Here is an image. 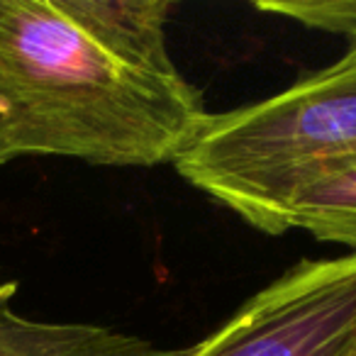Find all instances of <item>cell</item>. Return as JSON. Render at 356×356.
Listing matches in <instances>:
<instances>
[{
	"label": "cell",
	"instance_id": "3957f363",
	"mask_svg": "<svg viewBox=\"0 0 356 356\" xmlns=\"http://www.w3.org/2000/svg\"><path fill=\"white\" fill-rule=\"evenodd\" d=\"M181 356H356V257L296 264Z\"/></svg>",
	"mask_w": 356,
	"mask_h": 356
},
{
	"label": "cell",
	"instance_id": "6da1fadb",
	"mask_svg": "<svg viewBox=\"0 0 356 356\" xmlns=\"http://www.w3.org/2000/svg\"><path fill=\"white\" fill-rule=\"evenodd\" d=\"M210 115L184 76L120 64L59 0H0V166L22 156L176 163Z\"/></svg>",
	"mask_w": 356,
	"mask_h": 356
},
{
	"label": "cell",
	"instance_id": "52a82bcc",
	"mask_svg": "<svg viewBox=\"0 0 356 356\" xmlns=\"http://www.w3.org/2000/svg\"><path fill=\"white\" fill-rule=\"evenodd\" d=\"M259 10L286 15L310 30L341 35L356 42V0H293V3H257Z\"/></svg>",
	"mask_w": 356,
	"mask_h": 356
},
{
	"label": "cell",
	"instance_id": "5b68a950",
	"mask_svg": "<svg viewBox=\"0 0 356 356\" xmlns=\"http://www.w3.org/2000/svg\"><path fill=\"white\" fill-rule=\"evenodd\" d=\"M17 286L0 281V356H181L137 334L83 325L32 320L15 307Z\"/></svg>",
	"mask_w": 356,
	"mask_h": 356
},
{
	"label": "cell",
	"instance_id": "277c9868",
	"mask_svg": "<svg viewBox=\"0 0 356 356\" xmlns=\"http://www.w3.org/2000/svg\"><path fill=\"white\" fill-rule=\"evenodd\" d=\"M64 13L120 64L152 76H181L168 51V0H59Z\"/></svg>",
	"mask_w": 356,
	"mask_h": 356
},
{
	"label": "cell",
	"instance_id": "7a4b0ae2",
	"mask_svg": "<svg viewBox=\"0 0 356 356\" xmlns=\"http://www.w3.org/2000/svg\"><path fill=\"white\" fill-rule=\"evenodd\" d=\"M349 163H356V42L281 93L210 115L173 166L252 227L278 234L288 198Z\"/></svg>",
	"mask_w": 356,
	"mask_h": 356
},
{
	"label": "cell",
	"instance_id": "8992f818",
	"mask_svg": "<svg viewBox=\"0 0 356 356\" xmlns=\"http://www.w3.org/2000/svg\"><path fill=\"white\" fill-rule=\"evenodd\" d=\"M291 229L346 247L356 257V163L315 178L288 198L278 234Z\"/></svg>",
	"mask_w": 356,
	"mask_h": 356
}]
</instances>
